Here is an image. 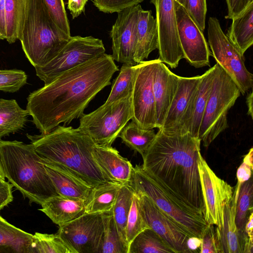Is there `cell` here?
Instances as JSON below:
<instances>
[{"label":"cell","mask_w":253,"mask_h":253,"mask_svg":"<svg viewBox=\"0 0 253 253\" xmlns=\"http://www.w3.org/2000/svg\"><path fill=\"white\" fill-rule=\"evenodd\" d=\"M29 115L16 100L0 98V140L23 128Z\"/></svg>","instance_id":"f1b7e54d"},{"label":"cell","mask_w":253,"mask_h":253,"mask_svg":"<svg viewBox=\"0 0 253 253\" xmlns=\"http://www.w3.org/2000/svg\"><path fill=\"white\" fill-rule=\"evenodd\" d=\"M156 134L153 128L142 129L132 121L125 126L118 137L126 146L142 157L153 142Z\"/></svg>","instance_id":"f546056e"},{"label":"cell","mask_w":253,"mask_h":253,"mask_svg":"<svg viewBox=\"0 0 253 253\" xmlns=\"http://www.w3.org/2000/svg\"><path fill=\"white\" fill-rule=\"evenodd\" d=\"M99 11L107 13L118 12L140 4L144 0H91Z\"/></svg>","instance_id":"b9f144b4"},{"label":"cell","mask_w":253,"mask_h":253,"mask_svg":"<svg viewBox=\"0 0 253 253\" xmlns=\"http://www.w3.org/2000/svg\"><path fill=\"white\" fill-rule=\"evenodd\" d=\"M201 253H221L215 233V226L209 225L201 238Z\"/></svg>","instance_id":"7bdbcfd3"},{"label":"cell","mask_w":253,"mask_h":253,"mask_svg":"<svg viewBox=\"0 0 253 253\" xmlns=\"http://www.w3.org/2000/svg\"><path fill=\"white\" fill-rule=\"evenodd\" d=\"M27 0H5L6 40L12 43L18 40L23 24Z\"/></svg>","instance_id":"d6a6232c"},{"label":"cell","mask_w":253,"mask_h":253,"mask_svg":"<svg viewBox=\"0 0 253 253\" xmlns=\"http://www.w3.org/2000/svg\"><path fill=\"white\" fill-rule=\"evenodd\" d=\"M0 167L4 177L30 203L41 205L59 195L31 143L0 140Z\"/></svg>","instance_id":"277c9868"},{"label":"cell","mask_w":253,"mask_h":253,"mask_svg":"<svg viewBox=\"0 0 253 253\" xmlns=\"http://www.w3.org/2000/svg\"><path fill=\"white\" fill-rule=\"evenodd\" d=\"M132 117L131 97L128 95L84 114L78 128L88 134L95 144L111 146Z\"/></svg>","instance_id":"ba28073f"},{"label":"cell","mask_w":253,"mask_h":253,"mask_svg":"<svg viewBox=\"0 0 253 253\" xmlns=\"http://www.w3.org/2000/svg\"><path fill=\"white\" fill-rule=\"evenodd\" d=\"M25 72L19 69H0V90L14 93L27 81Z\"/></svg>","instance_id":"f35d334b"},{"label":"cell","mask_w":253,"mask_h":253,"mask_svg":"<svg viewBox=\"0 0 253 253\" xmlns=\"http://www.w3.org/2000/svg\"><path fill=\"white\" fill-rule=\"evenodd\" d=\"M33 235L8 222L0 215V253H32Z\"/></svg>","instance_id":"d4e9b609"},{"label":"cell","mask_w":253,"mask_h":253,"mask_svg":"<svg viewBox=\"0 0 253 253\" xmlns=\"http://www.w3.org/2000/svg\"><path fill=\"white\" fill-rule=\"evenodd\" d=\"M32 253H75L57 234L36 232Z\"/></svg>","instance_id":"8d00e7d4"},{"label":"cell","mask_w":253,"mask_h":253,"mask_svg":"<svg viewBox=\"0 0 253 253\" xmlns=\"http://www.w3.org/2000/svg\"><path fill=\"white\" fill-rule=\"evenodd\" d=\"M184 7L192 19L204 32L207 11V0H184Z\"/></svg>","instance_id":"60d3db41"},{"label":"cell","mask_w":253,"mask_h":253,"mask_svg":"<svg viewBox=\"0 0 253 253\" xmlns=\"http://www.w3.org/2000/svg\"><path fill=\"white\" fill-rule=\"evenodd\" d=\"M87 1L88 0H68L67 9L70 10L73 19L78 17L84 11Z\"/></svg>","instance_id":"7dc6e473"},{"label":"cell","mask_w":253,"mask_h":253,"mask_svg":"<svg viewBox=\"0 0 253 253\" xmlns=\"http://www.w3.org/2000/svg\"><path fill=\"white\" fill-rule=\"evenodd\" d=\"M227 6V14L226 19H232L243 12L253 0H225Z\"/></svg>","instance_id":"ee69618b"},{"label":"cell","mask_w":253,"mask_h":253,"mask_svg":"<svg viewBox=\"0 0 253 253\" xmlns=\"http://www.w3.org/2000/svg\"><path fill=\"white\" fill-rule=\"evenodd\" d=\"M128 253H174L151 228L141 231L129 245Z\"/></svg>","instance_id":"4dcf8cb0"},{"label":"cell","mask_w":253,"mask_h":253,"mask_svg":"<svg viewBox=\"0 0 253 253\" xmlns=\"http://www.w3.org/2000/svg\"><path fill=\"white\" fill-rule=\"evenodd\" d=\"M93 154L97 164L114 182L130 185L133 168L131 163L112 146L95 144Z\"/></svg>","instance_id":"44dd1931"},{"label":"cell","mask_w":253,"mask_h":253,"mask_svg":"<svg viewBox=\"0 0 253 253\" xmlns=\"http://www.w3.org/2000/svg\"><path fill=\"white\" fill-rule=\"evenodd\" d=\"M122 185L117 182H106L92 187L85 202V213L112 212L119 191Z\"/></svg>","instance_id":"484cf974"},{"label":"cell","mask_w":253,"mask_h":253,"mask_svg":"<svg viewBox=\"0 0 253 253\" xmlns=\"http://www.w3.org/2000/svg\"><path fill=\"white\" fill-rule=\"evenodd\" d=\"M156 59L137 64L131 95L133 117L140 128H157L156 105L153 90V76Z\"/></svg>","instance_id":"4fadbf2b"},{"label":"cell","mask_w":253,"mask_h":253,"mask_svg":"<svg viewBox=\"0 0 253 253\" xmlns=\"http://www.w3.org/2000/svg\"><path fill=\"white\" fill-rule=\"evenodd\" d=\"M253 91L248 95L246 99V103L248 107V115L253 119Z\"/></svg>","instance_id":"816d5d0a"},{"label":"cell","mask_w":253,"mask_h":253,"mask_svg":"<svg viewBox=\"0 0 253 253\" xmlns=\"http://www.w3.org/2000/svg\"><path fill=\"white\" fill-rule=\"evenodd\" d=\"M241 185L237 183L232 199L224 209L223 224L221 228L215 226V233L221 253H252L253 243L242 236L235 222L237 201Z\"/></svg>","instance_id":"d6986e66"},{"label":"cell","mask_w":253,"mask_h":253,"mask_svg":"<svg viewBox=\"0 0 253 253\" xmlns=\"http://www.w3.org/2000/svg\"><path fill=\"white\" fill-rule=\"evenodd\" d=\"M57 233L75 253H99L104 234L103 213H84L59 227Z\"/></svg>","instance_id":"7c38bea8"},{"label":"cell","mask_w":253,"mask_h":253,"mask_svg":"<svg viewBox=\"0 0 253 253\" xmlns=\"http://www.w3.org/2000/svg\"><path fill=\"white\" fill-rule=\"evenodd\" d=\"M40 211L59 227L85 213L84 201L58 195L51 197L41 205Z\"/></svg>","instance_id":"603a6c76"},{"label":"cell","mask_w":253,"mask_h":253,"mask_svg":"<svg viewBox=\"0 0 253 253\" xmlns=\"http://www.w3.org/2000/svg\"><path fill=\"white\" fill-rule=\"evenodd\" d=\"M174 0H151L156 9V20L158 32L159 59L176 68L180 60L184 58L180 44Z\"/></svg>","instance_id":"5bb4252c"},{"label":"cell","mask_w":253,"mask_h":253,"mask_svg":"<svg viewBox=\"0 0 253 253\" xmlns=\"http://www.w3.org/2000/svg\"><path fill=\"white\" fill-rule=\"evenodd\" d=\"M134 190L130 185L121 187L114 206L112 214L119 235L128 246L126 237L127 218L130 211Z\"/></svg>","instance_id":"1f68e13d"},{"label":"cell","mask_w":253,"mask_h":253,"mask_svg":"<svg viewBox=\"0 0 253 253\" xmlns=\"http://www.w3.org/2000/svg\"><path fill=\"white\" fill-rule=\"evenodd\" d=\"M253 181L251 177L241 184L239 191L235 214V222L238 231L244 237H248L245 227L248 218L253 212Z\"/></svg>","instance_id":"836d02e7"},{"label":"cell","mask_w":253,"mask_h":253,"mask_svg":"<svg viewBox=\"0 0 253 253\" xmlns=\"http://www.w3.org/2000/svg\"><path fill=\"white\" fill-rule=\"evenodd\" d=\"M42 163L59 195L85 202L92 187L65 171Z\"/></svg>","instance_id":"cb8c5ba5"},{"label":"cell","mask_w":253,"mask_h":253,"mask_svg":"<svg viewBox=\"0 0 253 253\" xmlns=\"http://www.w3.org/2000/svg\"><path fill=\"white\" fill-rule=\"evenodd\" d=\"M232 78L217 63L198 138L207 147L228 127L227 115L240 95Z\"/></svg>","instance_id":"52a82bcc"},{"label":"cell","mask_w":253,"mask_h":253,"mask_svg":"<svg viewBox=\"0 0 253 253\" xmlns=\"http://www.w3.org/2000/svg\"><path fill=\"white\" fill-rule=\"evenodd\" d=\"M202 76H179L176 91L164 123L159 129L168 133L188 132L194 102Z\"/></svg>","instance_id":"2e32d148"},{"label":"cell","mask_w":253,"mask_h":253,"mask_svg":"<svg viewBox=\"0 0 253 253\" xmlns=\"http://www.w3.org/2000/svg\"><path fill=\"white\" fill-rule=\"evenodd\" d=\"M0 177L2 178L5 179V177H4L3 174V173L2 172V171L1 170L0 167Z\"/></svg>","instance_id":"db71d44e"},{"label":"cell","mask_w":253,"mask_h":253,"mask_svg":"<svg viewBox=\"0 0 253 253\" xmlns=\"http://www.w3.org/2000/svg\"><path fill=\"white\" fill-rule=\"evenodd\" d=\"M130 185L134 191L147 195L191 236L202 238L209 225L203 214L178 199L161 183L136 165Z\"/></svg>","instance_id":"8992f818"},{"label":"cell","mask_w":253,"mask_h":253,"mask_svg":"<svg viewBox=\"0 0 253 253\" xmlns=\"http://www.w3.org/2000/svg\"><path fill=\"white\" fill-rule=\"evenodd\" d=\"M136 71L137 65L123 64L118 76L114 81L110 94L104 105L131 95Z\"/></svg>","instance_id":"d590c367"},{"label":"cell","mask_w":253,"mask_h":253,"mask_svg":"<svg viewBox=\"0 0 253 253\" xmlns=\"http://www.w3.org/2000/svg\"><path fill=\"white\" fill-rule=\"evenodd\" d=\"M12 187L11 183L0 177V211L13 201Z\"/></svg>","instance_id":"f6af8a7d"},{"label":"cell","mask_w":253,"mask_h":253,"mask_svg":"<svg viewBox=\"0 0 253 253\" xmlns=\"http://www.w3.org/2000/svg\"><path fill=\"white\" fill-rule=\"evenodd\" d=\"M104 234L99 253H128V246L118 231L112 212L103 213Z\"/></svg>","instance_id":"e575fe53"},{"label":"cell","mask_w":253,"mask_h":253,"mask_svg":"<svg viewBox=\"0 0 253 253\" xmlns=\"http://www.w3.org/2000/svg\"><path fill=\"white\" fill-rule=\"evenodd\" d=\"M70 37L52 18L42 0H27L18 40L34 67L43 66L50 62Z\"/></svg>","instance_id":"5b68a950"},{"label":"cell","mask_w":253,"mask_h":253,"mask_svg":"<svg viewBox=\"0 0 253 253\" xmlns=\"http://www.w3.org/2000/svg\"><path fill=\"white\" fill-rule=\"evenodd\" d=\"M140 4L117 12L118 16L110 31L112 57L114 61L132 66L134 60L135 42Z\"/></svg>","instance_id":"ac0fdd59"},{"label":"cell","mask_w":253,"mask_h":253,"mask_svg":"<svg viewBox=\"0 0 253 253\" xmlns=\"http://www.w3.org/2000/svg\"><path fill=\"white\" fill-rule=\"evenodd\" d=\"M232 20L226 35L244 55L253 44V3Z\"/></svg>","instance_id":"4316f807"},{"label":"cell","mask_w":253,"mask_h":253,"mask_svg":"<svg viewBox=\"0 0 253 253\" xmlns=\"http://www.w3.org/2000/svg\"><path fill=\"white\" fill-rule=\"evenodd\" d=\"M253 212H251L246 222L245 230L250 241L253 243Z\"/></svg>","instance_id":"f907efd6"},{"label":"cell","mask_w":253,"mask_h":253,"mask_svg":"<svg viewBox=\"0 0 253 253\" xmlns=\"http://www.w3.org/2000/svg\"><path fill=\"white\" fill-rule=\"evenodd\" d=\"M174 0L184 7V0Z\"/></svg>","instance_id":"f5cc1de1"},{"label":"cell","mask_w":253,"mask_h":253,"mask_svg":"<svg viewBox=\"0 0 253 253\" xmlns=\"http://www.w3.org/2000/svg\"><path fill=\"white\" fill-rule=\"evenodd\" d=\"M27 136L42 162L68 172L91 187L114 182L94 159L95 144L79 128L59 125L49 133Z\"/></svg>","instance_id":"3957f363"},{"label":"cell","mask_w":253,"mask_h":253,"mask_svg":"<svg viewBox=\"0 0 253 253\" xmlns=\"http://www.w3.org/2000/svg\"><path fill=\"white\" fill-rule=\"evenodd\" d=\"M208 25L211 55L244 95L253 87V75L246 67L244 55L224 33L216 17H210Z\"/></svg>","instance_id":"9c48e42d"},{"label":"cell","mask_w":253,"mask_h":253,"mask_svg":"<svg viewBox=\"0 0 253 253\" xmlns=\"http://www.w3.org/2000/svg\"><path fill=\"white\" fill-rule=\"evenodd\" d=\"M147 228H150L143 217L138 196L134 191L126 228V237L128 247L135 236Z\"/></svg>","instance_id":"74e56055"},{"label":"cell","mask_w":253,"mask_h":253,"mask_svg":"<svg viewBox=\"0 0 253 253\" xmlns=\"http://www.w3.org/2000/svg\"><path fill=\"white\" fill-rule=\"evenodd\" d=\"M198 168L204 218L208 225H213L220 229L223 224L224 207L233 198L234 188L215 174L201 154L199 156Z\"/></svg>","instance_id":"8fae6325"},{"label":"cell","mask_w":253,"mask_h":253,"mask_svg":"<svg viewBox=\"0 0 253 253\" xmlns=\"http://www.w3.org/2000/svg\"><path fill=\"white\" fill-rule=\"evenodd\" d=\"M202 239L195 236L189 237L187 241V246L190 253H193L200 248Z\"/></svg>","instance_id":"681fc988"},{"label":"cell","mask_w":253,"mask_h":253,"mask_svg":"<svg viewBox=\"0 0 253 253\" xmlns=\"http://www.w3.org/2000/svg\"><path fill=\"white\" fill-rule=\"evenodd\" d=\"M158 32L156 19L151 10L142 8L138 13L135 42L134 60L137 64L147 59L150 53L158 49Z\"/></svg>","instance_id":"7402d4cb"},{"label":"cell","mask_w":253,"mask_h":253,"mask_svg":"<svg viewBox=\"0 0 253 253\" xmlns=\"http://www.w3.org/2000/svg\"><path fill=\"white\" fill-rule=\"evenodd\" d=\"M135 192L138 196L142 215L149 228L157 233L174 253H190L187 241L191 236L147 195Z\"/></svg>","instance_id":"9a60e30c"},{"label":"cell","mask_w":253,"mask_h":253,"mask_svg":"<svg viewBox=\"0 0 253 253\" xmlns=\"http://www.w3.org/2000/svg\"><path fill=\"white\" fill-rule=\"evenodd\" d=\"M105 53L101 40L92 36H71L53 59L43 66L35 67L36 75L46 84L63 73Z\"/></svg>","instance_id":"30bf717a"},{"label":"cell","mask_w":253,"mask_h":253,"mask_svg":"<svg viewBox=\"0 0 253 253\" xmlns=\"http://www.w3.org/2000/svg\"><path fill=\"white\" fill-rule=\"evenodd\" d=\"M174 5L178 38L184 58L195 68L210 66L211 54L203 32L183 6L175 1Z\"/></svg>","instance_id":"e0dca14e"},{"label":"cell","mask_w":253,"mask_h":253,"mask_svg":"<svg viewBox=\"0 0 253 253\" xmlns=\"http://www.w3.org/2000/svg\"><path fill=\"white\" fill-rule=\"evenodd\" d=\"M119 71L112 55L104 53L66 71L31 92L26 110L42 134L81 117L97 94Z\"/></svg>","instance_id":"6da1fadb"},{"label":"cell","mask_w":253,"mask_h":253,"mask_svg":"<svg viewBox=\"0 0 253 253\" xmlns=\"http://www.w3.org/2000/svg\"><path fill=\"white\" fill-rule=\"evenodd\" d=\"M201 142L188 132L168 133L159 129L142 156L141 167L178 199L203 214L198 168Z\"/></svg>","instance_id":"7a4b0ae2"},{"label":"cell","mask_w":253,"mask_h":253,"mask_svg":"<svg viewBox=\"0 0 253 253\" xmlns=\"http://www.w3.org/2000/svg\"><path fill=\"white\" fill-rule=\"evenodd\" d=\"M215 71V64L202 75L195 98L188 133L198 138L200 126L210 94Z\"/></svg>","instance_id":"83f0119b"},{"label":"cell","mask_w":253,"mask_h":253,"mask_svg":"<svg viewBox=\"0 0 253 253\" xmlns=\"http://www.w3.org/2000/svg\"><path fill=\"white\" fill-rule=\"evenodd\" d=\"M179 76L172 73L160 59H156L153 76L157 128L160 129L174 98Z\"/></svg>","instance_id":"ffe728a7"},{"label":"cell","mask_w":253,"mask_h":253,"mask_svg":"<svg viewBox=\"0 0 253 253\" xmlns=\"http://www.w3.org/2000/svg\"><path fill=\"white\" fill-rule=\"evenodd\" d=\"M51 17L58 26L71 36L69 21L63 0H42Z\"/></svg>","instance_id":"ab89813d"},{"label":"cell","mask_w":253,"mask_h":253,"mask_svg":"<svg viewBox=\"0 0 253 253\" xmlns=\"http://www.w3.org/2000/svg\"><path fill=\"white\" fill-rule=\"evenodd\" d=\"M253 169V164L243 160L237 170V183L241 185L249 180L252 177Z\"/></svg>","instance_id":"bcb514c9"},{"label":"cell","mask_w":253,"mask_h":253,"mask_svg":"<svg viewBox=\"0 0 253 253\" xmlns=\"http://www.w3.org/2000/svg\"><path fill=\"white\" fill-rule=\"evenodd\" d=\"M5 0H0V39L6 40Z\"/></svg>","instance_id":"c3c4849f"}]
</instances>
